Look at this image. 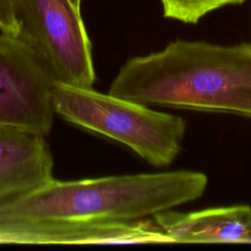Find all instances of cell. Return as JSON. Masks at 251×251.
<instances>
[{"label":"cell","instance_id":"obj_3","mask_svg":"<svg viewBox=\"0 0 251 251\" xmlns=\"http://www.w3.org/2000/svg\"><path fill=\"white\" fill-rule=\"evenodd\" d=\"M52 106L66 122L126 145L154 167L169 166L181 150L186 123L180 116L61 82L53 84Z\"/></svg>","mask_w":251,"mask_h":251},{"label":"cell","instance_id":"obj_11","mask_svg":"<svg viewBox=\"0 0 251 251\" xmlns=\"http://www.w3.org/2000/svg\"><path fill=\"white\" fill-rule=\"evenodd\" d=\"M76 8H80V3H81V0H70Z\"/></svg>","mask_w":251,"mask_h":251},{"label":"cell","instance_id":"obj_1","mask_svg":"<svg viewBox=\"0 0 251 251\" xmlns=\"http://www.w3.org/2000/svg\"><path fill=\"white\" fill-rule=\"evenodd\" d=\"M108 93L144 105L251 118V44L172 41L126 61Z\"/></svg>","mask_w":251,"mask_h":251},{"label":"cell","instance_id":"obj_8","mask_svg":"<svg viewBox=\"0 0 251 251\" xmlns=\"http://www.w3.org/2000/svg\"><path fill=\"white\" fill-rule=\"evenodd\" d=\"M174 243H243L251 241V206L234 205L153 216Z\"/></svg>","mask_w":251,"mask_h":251},{"label":"cell","instance_id":"obj_7","mask_svg":"<svg viewBox=\"0 0 251 251\" xmlns=\"http://www.w3.org/2000/svg\"><path fill=\"white\" fill-rule=\"evenodd\" d=\"M54 160L46 136L0 126V205L52 179Z\"/></svg>","mask_w":251,"mask_h":251},{"label":"cell","instance_id":"obj_6","mask_svg":"<svg viewBox=\"0 0 251 251\" xmlns=\"http://www.w3.org/2000/svg\"><path fill=\"white\" fill-rule=\"evenodd\" d=\"M174 243L155 222L0 219V245H127Z\"/></svg>","mask_w":251,"mask_h":251},{"label":"cell","instance_id":"obj_4","mask_svg":"<svg viewBox=\"0 0 251 251\" xmlns=\"http://www.w3.org/2000/svg\"><path fill=\"white\" fill-rule=\"evenodd\" d=\"M17 36L42 62L55 82L92 87V45L80 10L70 0H12Z\"/></svg>","mask_w":251,"mask_h":251},{"label":"cell","instance_id":"obj_5","mask_svg":"<svg viewBox=\"0 0 251 251\" xmlns=\"http://www.w3.org/2000/svg\"><path fill=\"white\" fill-rule=\"evenodd\" d=\"M54 82L23 40L0 32V126L47 136L54 123Z\"/></svg>","mask_w":251,"mask_h":251},{"label":"cell","instance_id":"obj_10","mask_svg":"<svg viewBox=\"0 0 251 251\" xmlns=\"http://www.w3.org/2000/svg\"><path fill=\"white\" fill-rule=\"evenodd\" d=\"M0 32L14 36L18 34L12 0H0Z\"/></svg>","mask_w":251,"mask_h":251},{"label":"cell","instance_id":"obj_2","mask_svg":"<svg viewBox=\"0 0 251 251\" xmlns=\"http://www.w3.org/2000/svg\"><path fill=\"white\" fill-rule=\"evenodd\" d=\"M207 183L205 174L186 170L76 180L53 177L0 205V219L140 221L200 198Z\"/></svg>","mask_w":251,"mask_h":251},{"label":"cell","instance_id":"obj_9","mask_svg":"<svg viewBox=\"0 0 251 251\" xmlns=\"http://www.w3.org/2000/svg\"><path fill=\"white\" fill-rule=\"evenodd\" d=\"M165 18L184 24H197L207 14L245 0H160Z\"/></svg>","mask_w":251,"mask_h":251}]
</instances>
